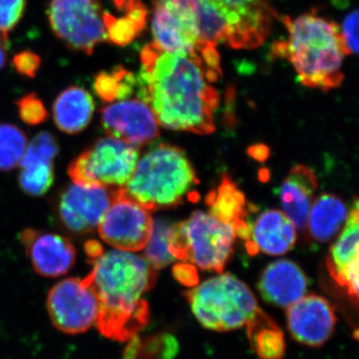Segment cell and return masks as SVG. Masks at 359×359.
<instances>
[{"label":"cell","instance_id":"obj_34","mask_svg":"<svg viewBox=\"0 0 359 359\" xmlns=\"http://www.w3.org/2000/svg\"><path fill=\"white\" fill-rule=\"evenodd\" d=\"M85 250H86L90 262L94 261V259L100 257L104 252L102 245L95 242V241L87 242L86 245H85Z\"/></svg>","mask_w":359,"mask_h":359},{"label":"cell","instance_id":"obj_16","mask_svg":"<svg viewBox=\"0 0 359 359\" xmlns=\"http://www.w3.org/2000/svg\"><path fill=\"white\" fill-rule=\"evenodd\" d=\"M358 203L355 201L327 259L330 275L355 299L358 297Z\"/></svg>","mask_w":359,"mask_h":359},{"label":"cell","instance_id":"obj_2","mask_svg":"<svg viewBox=\"0 0 359 359\" xmlns=\"http://www.w3.org/2000/svg\"><path fill=\"white\" fill-rule=\"evenodd\" d=\"M91 263L93 269L85 278L98 297L99 332L116 341L135 339L150 318L143 297L154 287L157 269L145 257L123 250L103 252Z\"/></svg>","mask_w":359,"mask_h":359},{"label":"cell","instance_id":"obj_10","mask_svg":"<svg viewBox=\"0 0 359 359\" xmlns=\"http://www.w3.org/2000/svg\"><path fill=\"white\" fill-rule=\"evenodd\" d=\"M46 306L54 327L67 334H83L98 318V297L86 278H66L56 283L49 292Z\"/></svg>","mask_w":359,"mask_h":359},{"label":"cell","instance_id":"obj_19","mask_svg":"<svg viewBox=\"0 0 359 359\" xmlns=\"http://www.w3.org/2000/svg\"><path fill=\"white\" fill-rule=\"evenodd\" d=\"M297 242V229L283 211L268 210L250 226L248 250L250 255L259 252L269 256L287 254Z\"/></svg>","mask_w":359,"mask_h":359},{"label":"cell","instance_id":"obj_20","mask_svg":"<svg viewBox=\"0 0 359 359\" xmlns=\"http://www.w3.org/2000/svg\"><path fill=\"white\" fill-rule=\"evenodd\" d=\"M316 188V175L304 165L292 168L280 187L283 212L299 230L306 228Z\"/></svg>","mask_w":359,"mask_h":359},{"label":"cell","instance_id":"obj_18","mask_svg":"<svg viewBox=\"0 0 359 359\" xmlns=\"http://www.w3.org/2000/svg\"><path fill=\"white\" fill-rule=\"evenodd\" d=\"M308 280L302 269L287 259L269 264L259 282V290L269 304L290 308L306 295Z\"/></svg>","mask_w":359,"mask_h":359},{"label":"cell","instance_id":"obj_35","mask_svg":"<svg viewBox=\"0 0 359 359\" xmlns=\"http://www.w3.org/2000/svg\"><path fill=\"white\" fill-rule=\"evenodd\" d=\"M138 1H140V0H113L118 9L125 11L133 7Z\"/></svg>","mask_w":359,"mask_h":359},{"label":"cell","instance_id":"obj_28","mask_svg":"<svg viewBox=\"0 0 359 359\" xmlns=\"http://www.w3.org/2000/svg\"><path fill=\"white\" fill-rule=\"evenodd\" d=\"M172 226L165 221H158L153 226L152 235L146 245L145 257L155 269L165 268L176 261L170 252Z\"/></svg>","mask_w":359,"mask_h":359},{"label":"cell","instance_id":"obj_6","mask_svg":"<svg viewBox=\"0 0 359 359\" xmlns=\"http://www.w3.org/2000/svg\"><path fill=\"white\" fill-rule=\"evenodd\" d=\"M186 297L200 325L214 332L249 327L264 313L250 287L230 273L198 283Z\"/></svg>","mask_w":359,"mask_h":359},{"label":"cell","instance_id":"obj_1","mask_svg":"<svg viewBox=\"0 0 359 359\" xmlns=\"http://www.w3.org/2000/svg\"><path fill=\"white\" fill-rule=\"evenodd\" d=\"M141 62L138 96L149 104L161 126L199 135L215 131L219 54L165 51L152 42L142 49Z\"/></svg>","mask_w":359,"mask_h":359},{"label":"cell","instance_id":"obj_31","mask_svg":"<svg viewBox=\"0 0 359 359\" xmlns=\"http://www.w3.org/2000/svg\"><path fill=\"white\" fill-rule=\"evenodd\" d=\"M358 11H353L344 18L340 35L347 55H356L358 50Z\"/></svg>","mask_w":359,"mask_h":359},{"label":"cell","instance_id":"obj_3","mask_svg":"<svg viewBox=\"0 0 359 359\" xmlns=\"http://www.w3.org/2000/svg\"><path fill=\"white\" fill-rule=\"evenodd\" d=\"M287 37L273 44V52L294 66L299 81L309 88L328 91L344 79L342 65L347 55L337 23L318 14L285 16Z\"/></svg>","mask_w":359,"mask_h":359},{"label":"cell","instance_id":"obj_23","mask_svg":"<svg viewBox=\"0 0 359 359\" xmlns=\"http://www.w3.org/2000/svg\"><path fill=\"white\" fill-rule=\"evenodd\" d=\"M348 211L344 201L332 195L323 194L313 201L308 223L311 237L320 243L332 240L346 224Z\"/></svg>","mask_w":359,"mask_h":359},{"label":"cell","instance_id":"obj_24","mask_svg":"<svg viewBox=\"0 0 359 359\" xmlns=\"http://www.w3.org/2000/svg\"><path fill=\"white\" fill-rule=\"evenodd\" d=\"M250 346L259 359H280L285 351V335L266 313L247 327Z\"/></svg>","mask_w":359,"mask_h":359},{"label":"cell","instance_id":"obj_14","mask_svg":"<svg viewBox=\"0 0 359 359\" xmlns=\"http://www.w3.org/2000/svg\"><path fill=\"white\" fill-rule=\"evenodd\" d=\"M287 320L290 334L297 342L318 347L334 334L337 316L327 299L309 294L287 308Z\"/></svg>","mask_w":359,"mask_h":359},{"label":"cell","instance_id":"obj_29","mask_svg":"<svg viewBox=\"0 0 359 359\" xmlns=\"http://www.w3.org/2000/svg\"><path fill=\"white\" fill-rule=\"evenodd\" d=\"M25 8V0H0V35L4 39L20 22Z\"/></svg>","mask_w":359,"mask_h":359},{"label":"cell","instance_id":"obj_27","mask_svg":"<svg viewBox=\"0 0 359 359\" xmlns=\"http://www.w3.org/2000/svg\"><path fill=\"white\" fill-rule=\"evenodd\" d=\"M26 148L27 139L18 127L0 124V171H9L18 166Z\"/></svg>","mask_w":359,"mask_h":359},{"label":"cell","instance_id":"obj_36","mask_svg":"<svg viewBox=\"0 0 359 359\" xmlns=\"http://www.w3.org/2000/svg\"><path fill=\"white\" fill-rule=\"evenodd\" d=\"M6 41L7 40L0 35V69L6 65Z\"/></svg>","mask_w":359,"mask_h":359},{"label":"cell","instance_id":"obj_37","mask_svg":"<svg viewBox=\"0 0 359 359\" xmlns=\"http://www.w3.org/2000/svg\"><path fill=\"white\" fill-rule=\"evenodd\" d=\"M133 358V353H131V351H129L128 356H127L126 359H132Z\"/></svg>","mask_w":359,"mask_h":359},{"label":"cell","instance_id":"obj_7","mask_svg":"<svg viewBox=\"0 0 359 359\" xmlns=\"http://www.w3.org/2000/svg\"><path fill=\"white\" fill-rule=\"evenodd\" d=\"M236 238L231 224L210 212L196 211L172 226L170 252L175 259L221 273L233 255Z\"/></svg>","mask_w":359,"mask_h":359},{"label":"cell","instance_id":"obj_26","mask_svg":"<svg viewBox=\"0 0 359 359\" xmlns=\"http://www.w3.org/2000/svg\"><path fill=\"white\" fill-rule=\"evenodd\" d=\"M94 88L97 95L105 102L128 98L138 88V79L131 72L121 67L115 68L113 72H101L96 76Z\"/></svg>","mask_w":359,"mask_h":359},{"label":"cell","instance_id":"obj_8","mask_svg":"<svg viewBox=\"0 0 359 359\" xmlns=\"http://www.w3.org/2000/svg\"><path fill=\"white\" fill-rule=\"evenodd\" d=\"M138 160V147L106 137L73 160L68 174L78 185L122 188L131 178Z\"/></svg>","mask_w":359,"mask_h":359},{"label":"cell","instance_id":"obj_33","mask_svg":"<svg viewBox=\"0 0 359 359\" xmlns=\"http://www.w3.org/2000/svg\"><path fill=\"white\" fill-rule=\"evenodd\" d=\"M174 276L180 283L193 287L199 283L195 266L191 264H178L174 266Z\"/></svg>","mask_w":359,"mask_h":359},{"label":"cell","instance_id":"obj_4","mask_svg":"<svg viewBox=\"0 0 359 359\" xmlns=\"http://www.w3.org/2000/svg\"><path fill=\"white\" fill-rule=\"evenodd\" d=\"M195 28L201 43L217 48L261 46L273 29L278 14L269 0H170Z\"/></svg>","mask_w":359,"mask_h":359},{"label":"cell","instance_id":"obj_30","mask_svg":"<svg viewBox=\"0 0 359 359\" xmlns=\"http://www.w3.org/2000/svg\"><path fill=\"white\" fill-rule=\"evenodd\" d=\"M18 106L21 119L27 124H40L46 119V109L43 103L35 94L22 97L18 101Z\"/></svg>","mask_w":359,"mask_h":359},{"label":"cell","instance_id":"obj_5","mask_svg":"<svg viewBox=\"0 0 359 359\" xmlns=\"http://www.w3.org/2000/svg\"><path fill=\"white\" fill-rule=\"evenodd\" d=\"M198 184L199 180L185 152L177 146L159 144L138 160L123 188L148 211H158L191 199Z\"/></svg>","mask_w":359,"mask_h":359},{"label":"cell","instance_id":"obj_15","mask_svg":"<svg viewBox=\"0 0 359 359\" xmlns=\"http://www.w3.org/2000/svg\"><path fill=\"white\" fill-rule=\"evenodd\" d=\"M33 269L45 278H57L72 268L76 250L68 238L56 233L25 230L20 236Z\"/></svg>","mask_w":359,"mask_h":359},{"label":"cell","instance_id":"obj_9","mask_svg":"<svg viewBox=\"0 0 359 359\" xmlns=\"http://www.w3.org/2000/svg\"><path fill=\"white\" fill-rule=\"evenodd\" d=\"M48 18L56 36L74 50L91 55L96 45L107 39L97 0H50Z\"/></svg>","mask_w":359,"mask_h":359},{"label":"cell","instance_id":"obj_12","mask_svg":"<svg viewBox=\"0 0 359 359\" xmlns=\"http://www.w3.org/2000/svg\"><path fill=\"white\" fill-rule=\"evenodd\" d=\"M101 123L109 137L138 146L157 138L159 123L149 104L141 97L114 101L101 110Z\"/></svg>","mask_w":359,"mask_h":359},{"label":"cell","instance_id":"obj_13","mask_svg":"<svg viewBox=\"0 0 359 359\" xmlns=\"http://www.w3.org/2000/svg\"><path fill=\"white\" fill-rule=\"evenodd\" d=\"M118 188L73 184L61 195L58 214L73 233H87L98 228L114 200Z\"/></svg>","mask_w":359,"mask_h":359},{"label":"cell","instance_id":"obj_22","mask_svg":"<svg viewBox=\"0 0 359 359\" xmlns=\"http://www.w3.org/2000/svg\"><path fill=\"white\" fill-rule=\"evenodd\" d=\"M94 110L95 105L89 92L81 87H69L54 102V122L65 133L77 134L88 126Z\"/></svg>","mask_w":359,"mask_h":359},{"label":"cell","instance_id":"obj_11","mask_svg":"<svg viewBox=\"0 0 359 359\" xmlns=\"http://www.w3.org/2000/svg\"><path fill=\"white\" fill-rule=\"evenodd\" d=\"M152 217L147 209L129 197L124 188H118L112 204L100 224L99 235L106 243L123 252L143 250L152 235Z\"/></svg>","mask_w":359,"mask_h":359},{"label":"cell","instance_id":"obj_21","mask_svg":"<svg viewBox=\"0 0 359 359\" xmlns=\"http://www.w3.org/2000/svg\"><path fill=\"white\" fill-rule=\"evenodd\" d=\"M205 203L209 205L210 214L224 223L233 226L236 236L247 242L250 238V226L248 203L244 194L226 175L222 178L218 188L208 195Z\"/></svg>","mask_w":359,"mask_h":359},{"label":"cell","instance_id":"obj_25","mask_svg":"<svg viewBox=\"0 0 359 359\" xmlns=\"http://www.w3.org/2000/svg\"><path fill=\"white\" fill-rule=\"evenodd\" d=\"M146 18L147 11L141 1L137 2L120 18L104 13V25L107 39L120 46L131 43L145 28Z\"/></svg>","mask_w":359,"mask_h":359},{"label":"cell","instance_id":"obj_17","mask_svg":"<svg viewBox=\"0 0 359 359\" xmlns=\"http://www.w3.org/2000/svg\"><path fill=\"white\" fill-rule=\"evenodd\" d=\"M58 153L54 137L41 132L32 139L20 161V184L25 193L32 196L43 195L54 181L53 162Z\"/></svg>","mask_w":359,"mask_h":359},{"label":"cell","instance_id":"obj_32","mask_svg":"<svg viewBox=\"0 0 359 359\" xmlns=\"http://www.w3.org/2000/svg\"><path fill=\"white\" fill-rule=\"evenodd\" d=\"M41 59L32 51H22L13 58V65L21 75L33 78L39 72Z\"/></svg>","mask_w":359,"mask_h":359}]
</instances>
